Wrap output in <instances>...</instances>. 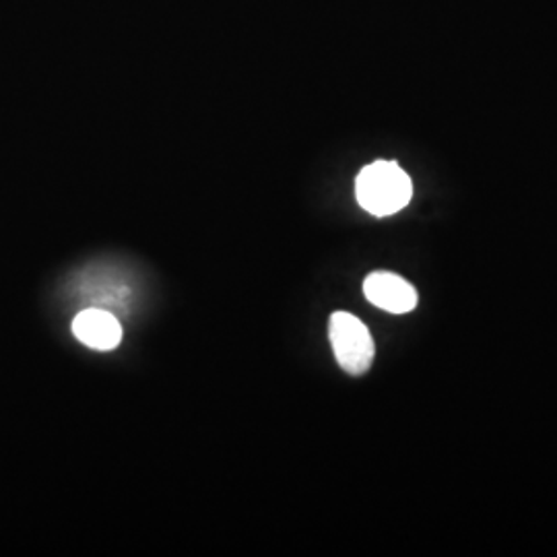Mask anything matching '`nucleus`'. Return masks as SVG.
<instances>
[{
	"label": "nucleus",
	"instance_id": "3",
	"mask_svg": "<svg viewBox=\"0 0 557 557\" xmlns=\"http://www.w3.org/2000/svg\"><path fill=\"white\" fill-rule=\"evenodd\" d=\"M363 296L370 304L391 314H407L418 306L416 287L388 271H376L363 281Z\"/></svg>",
	"mask_w": 557,
	"mask_h": 557
},
{
	"label": "nucleus",
	"instance_id": "4",
	"mask_svg": "<svg viewBox=\"0 0 557 557\" xmlns=\"http://www.w3.org/2000/svg\"><path fill=\"white\" fill-rule=\"evenodd\" d=\"M73 335L89 349L112 351L122 341V326L119 319H114V314L89 308L73 320Z\"/></svg>",
	"mask_w": 557,
	"mask_h": 557
},
{
	"label": "nucleus",
	"instance_id": "1",
	"mask_svg": "<svg viewBox=\"0 0 557 557\" xmlns=\"http://www.w3.org/2000/svg\"><path fill=\"white\" fill-rule=\"evenodd\" d=\"M356 197L370 215L388 218L409 205L413 184L395 161H374L359 172Z\"/></svg>",
	"mask_w": 557,
	"mask_h": 557
},
{
	"label": "nucleus",
	"instance_id": "2",
	"mask_svg": "<svg viewBox=\"0 0 557 557\" xmlns=\"http://www.w3.org/2000/svg\"><path fill=\"white\" fill-rule=\"evenodd\" d=\"M329 338L338 366L351 374L361 376L372 368L376 356L374 338L368 326L349 312H335L329 322Z\"/></svg>",
	"mask_w": 557,
	"mask_h": 557
}]
</instances>
